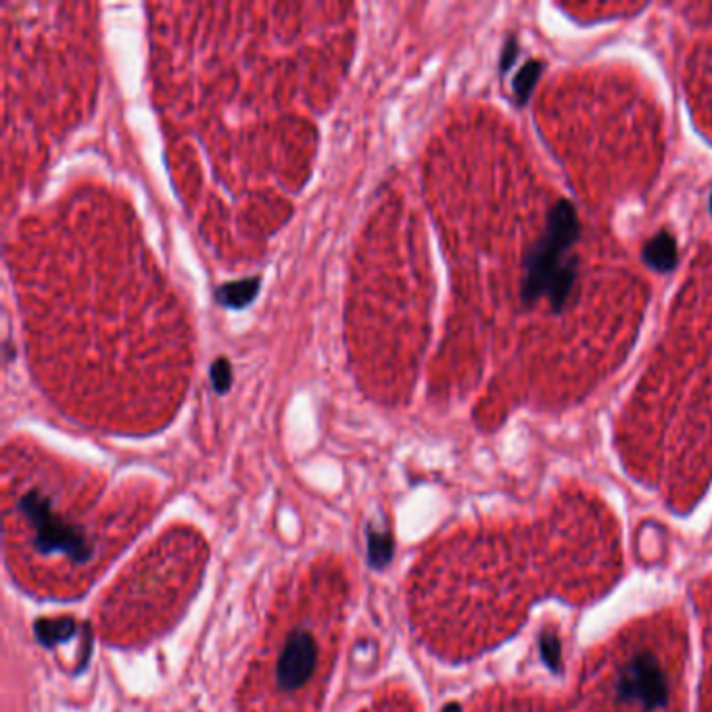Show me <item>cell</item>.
<instances>
[{
    "label": "cell",
    "instance_id": "6da1fadb",
    "mask_svg": "<svg viewBox=\"0 0 712 712\" xmlns=\"http://www.w3.org/2000/svg\"><path fill=\"white\" fill-rule=\"evenodd\" d=\"M424 621L437 646L472 656L517 631L546 598L589 603L622 573L619 520L587 499H565L537 518L464 531L432 558Z\"/></svg>",
    "mask_w": 712,
    "mask_h": 712
},
{
    "label": "cell",
    "instance_id": "7a4b0ae2",
    "mask_svg": "<svg viewBox=\"0 0 712 712\" xmlns=\"http://www.w3.org/2000/svg\"><path fill=\"white\" fill-rule=\"evenodd\" d=\"M688 629L679 612L633 622L592 650L568 696L495 689L483 712H685Z\"/></svg>",
    "mask_w": 712,
    "mask_h": 712
},
{
    "label": "cell",
    "instance_id": "3957f363",
    "mask_svg": "<svg viewBox=\"0 0 712 712\" xmlns=\"http://www.w3.org/2000/svg\"><path fill=\"white\" fill-rule=\"evenodd\" d=\"M581 222L574 205L568 199L555 201L547 212L544 234L527 251L522 266L520 301L527 308L546 297L555 314L565 311L574 293L579 261L566 253L579 241Z\"/></svg>",
    "mask_w": 712,
    "mask_h": 712
},
{
    "label": "cell",
    "instance_id": "277c9868",
    "mask_svg": "<svg viewBox=\"0 0 712 712\" xmlns=\"http://www.w3.org/2000/svg\"><path fill=\"white\" fill-rule=\"evenodd\" d=\"M19 512L32 527L33 547L44 555H65L73 565L92 560L94 547L84 528L55 510L52 501L38 489H32L19 499Z\"/></svg>",
    "mask_w": 712,
    "mask_h": 712
},
{
    "label": "cell",
    "instance_id": "5b68a950",
    "mask_svg": "<svg viewBox=\"0 0 712 712\" xmlns=\"http://www.w3.org/2000/svg\"><path fill=\"white\" fill-rule=\"evenodd\" d=\"M318 662V646L311 633L303 629L293 631L287 637L280 658L276 664V683L282 691H290L303 688L311 679Z\"/></svg>",
    "mask_w": 712,
    "mask_h": 712
},
{
    "label": "cell",
    "instance_id": "8992f818",
    "mask_svg": "<svg viewBox=\"0 0 712 712\" xmlns=\"http://www.w3.org/2000/svg\"><path fill=\"white\" fill-rule=\"evenodd\" d=\"M696 606L700 614L704 669L700 681V704L698 712H712V574L696 589Z\"/></svg>",
    "mask_w": 712,
    "mask_h": 712
},
{
    "label": "cell",
    "instance_id": "52a82bcc",
    "mask_svg": "<svg viewBox=\"0 0 712 712\" xmlns=\"http://www.w3.org/2000/svg\"><path fill=\"white\" fill-rule=\"evenodd\" d=\"M641 260L652 272H673L677 263H679V251H677L675 236L667 233V230L656 233L652 239L646 241V245H643Z\"/></svg>",
    "mask_w": 712,
    "mask_h": 712
},
{
    "label": "cell",
    "instance_id": "ba28073f",
    "mask_svg": "<svg viewBox=\"0 0 712 712\" xmlns=\"http://www.w3.org/2000/svg\"><path fill=\"white\" fill-rule=\"evenodd\" d=\"M261 290V278H241L234 282H223L222 287L214 290V299L220 308L226 309H245L255 301V297Z\"/></svg>",
    "mask_w": 712,
    "mask_h": 712
},
{
    "label": "cell",
    "instance_id": "9c48e42d",
    "mask_svg": "<svg viewBox=\"0 0 712 712\" xmlns=\"http://www.w3.org/2000/svg\"><path fill=\"white\" fill-rule=\"evenodd\" d=\"M541 73H544V63L537 59H531L527 61V63L518 70L517 76L512 78V94L518 107H525L528 103L535 86L539 82Z\"/></svg>",
    "mask_w": 712,
    "mask_h": 712
},
{
    "label": "cell",
    "instance_id": "30bf717a",
    "mask_svg": "<svg viewBox=\"0 0 712 712\" xmlns=\"http://www.w3.org/2000/svg\"><path fill=\"white\" fill-rule=\"evenodd\" d=\"M36 637L43 646H52L57 641L71 640L73 633H76V622L71 619H61V621H38L36 622Z\"/></svg>",
    "mask_w": 712,
    "mask_h": 712
},
{
    "label": "cell",
    "instance_id": "8fae6325",
    "mask_svg": "<svg viewBox=\"0 0 712 712\" xmlns=\"http://www.w3.org/2000/svg\"><path fill=\"white\" fill-rule=\"evenodd\" d=\"M393 555V541L386 531H368V562L370 566L383 568Z\"/></svg>",
    "mask_w": 712,
    "mask_h": 712
},
{
    "label": "cell",
    "instance_id": "7c38bea8",
    "mask_svg": "<svg viewBox=\"0 0 712 712\" xmlns=\"http://www.w3.org/2000/svg\"><path fill=\"white\" fill-rule=\"evenodd\" d=\"M233 364L228 357H215L212 365H209V381H212L214 391L218 395H226L233 389Z\"/></svg>",
    "mask_w": 712,
    "mask_h": 712
},
{
    "label": "cell",
    "instance_id": "4fadbf2b",
    "mask_svg": "<svg viewBox=\"0 0 712 712\" xmlns=\"http://www.w3.org/2000/svg\"><path fill=\"white\" fill-rule=\"evenodd\" d=\"M518 52H520V49H518V40H517V36H510V38L506 40L504 51H501V59H499V70H501V73H506V71H510V70H512L514 63H517Z\"/></svg>",
    "mask_w": 712,
    "mask_h": 712
},
{
    "label": "cell",
    "instance_id": "5bb4252c",
    "mask_svg": "<svg viewBox=\"0 0 712 712\" xmlns=\"http://www.w3.org/2000/svg\"><path fill=\"white\" fill-rule=\"evenodd\" d=\"M708 209H710V214H712V193H710V203H708Z\"/></svg>",
    "mask_w": 712,
    "mask_h": 712
}]
</instances>
